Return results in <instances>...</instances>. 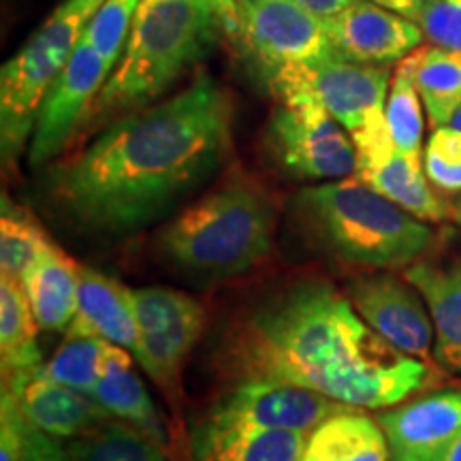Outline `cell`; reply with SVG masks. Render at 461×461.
<instances>
[{
  "mask_svg": "<svg viewBox=\"0 0 461 461\" xmlns=\"http://www.w3.org/2000/svg\"><path fill=\"white\" fill-rule=\"evenodd\" d=\"M233 105L210 75L129 112L50 171L48 193L75 227L129 235L169 214L227 160Z\"/></svg>",
  "mask_w": 461,
  "mask_h": 461,
  "instance_id": "1",
  "label": "cell"
},
{
  "mask_svg": "<svg viewBox=\"0 0 461 461\" xmlns=\"http://www.w3.org/2000/svg\"><path fill=\"white\" fill-rule=\"evenodd\" d=\"M218 363L235 384H295L361 411L397 406L438 378L431 363L400 353L321 280L293 285L241 316Z\"/></svg>",
  "mask_w": 461,
  "mask_h": 461,
  "instance_id": "2",
  "label": "cell"
},
{
  "mask_svg": "<svg viewBox=\"0 0 461 461\" xmlns=\"http://www.w3.org/2000/svg\"><path fill=\"white\" fill-rule=\"evenodd\" d=\"M293 212L303 233L346 267H408L434 244L428 224L357 176L299 190Z\"/></svg>",
  "mask_w": 461,
  "mask_h": 461,
  "instance_id": "3",
  "label": "cell"
},
{
  "mask_svg": "<svg viewBox=\"0 0 461 461\" xmlns=\"http://www.w3.org/2000/svg\"><path fill=\"white\" fill-rule=\"evenodd\" d=\"M222 34V20L210 0H141L122 56L88 120L152 105L186 68L210 54Z\"/></svg>",
  "mask_w": 461,
  "mask_h": 461,
  "instance_id": "4",
  "label": "cell"
},
{
  "mask_svg": "<svg viewBox=\"0 0 461 461\" xmlns=\"http://www.w3.org/2000/svg\"><path fill=\"white\" fill-rule=\"evenodd\" d=\"M276 205L246 173H233L184 207L158 233L165 258L201 278H233L250 272L272 252Z\"/></svg>",
  "mask_w": 461,
  "mask_h": 461,
  "instance_id": "5",
  "label": "cell"
},
{
  "mask_svg": "<svg viewBox=\"0 0 461 461\" xmlns=\"http://www.w3.org/2000/svg\"><path fill=\"white\" fill-rule=\"evenodd\" d=\"M103 0H62L0 73V152L14 167L32 137L50 86L67 67Z\"/></svg>",
  "mask_w": 461,
  "mask_h": 461,
  "instance_id": "6",
  "label": "cell"
},
{
  "mask_svg": "<svg viewBox=\"0 0 461 461\" xmlns=\"http://www.w3.org/2000/svg\"><path fill=\"white\" fill-rule=\"evenodd\" d=\"M267 143L280 169L297 180L331 182L355 176L357 152L348 131L302 88L276 90Z\"/></svg>",
  "mask_w": 461,
  "mask_h": 461,
  "instance_id": "7",
  "label": "cell"
},
{
  "mask_svg": "<svg viewBox=\"0 0 461 461\" xmlns=\"http://www.w3.org/2000/svg\"><path fill=\"white\" fill-rule=\"evenodd\" d=\"M238 9L240 26L233 41L267 84L288 68L310 67L333 56L325 22L295 0H238Z\"/></svg>",
  "mask_w": 461,
  "mask_h": 461,
  "instance_id": "8",
  "label": "cell"
},
{
  "mask_svg": "<svg viewBox=\"0 0 461 461\" xmlns=\"http://www.w3.org/2000/svg\"><path fill=\"white\" fill-rule=\"evenodd\" d=\"M129 297L137 322L135 359L160 387L173 389L205 330L203 305L169 286L129 288Z\"/></svg>",
  "mask_w": 461,
  "mask_h": 461,
  "instance_id": "9",
  "label": "cell"
},
{
  "mask_svg": "<svg viewBox=\"0 0 461 461\" xmlns=\"http://www.w3.org/2000/svg\"><path fill=\"white\" fill-rule=\"evenodd\" d=\"M269 90L302 88L330 112L348 135L387 118L391 71L333 54L310 67L288 68L267 84Z\"/></svg>",
  "mask_w": 461,
  "mask_h": 461,
  "instance_id": "10",
  "label": "cell"
},
{
  "mask_svg": "<svg viewBox=\"0 0 461 461\" xmlns=\"http://www.w3.org/2000/svg\"><path fill=\"white\" fill-rule=\"evenodd\" d=\"M112 71L113 67L84 34L67 67L50 86L39 109L28 148L32 167L48 163L67 148L77 126L88 120L92 105Z\"/></svg>",
  "mask_w": 461,
  "mask_h": 461,
  "instance_id": "11",
  "label": "cell"
},
{
  "mask_svg": "<svg viewBox=\"0 0 461 461\" xmlns=\"http://www.w3.org/2000/svg\"><path fill=\"white\" fill-rule=\"evenodd\" d=\"M344 408L348 406L295 384L252 380L233 384L199 420L214 428H258L310 434L322 420Z\"/></svg>",
  "mask_w": 461,
  "mask_h": 461,
  "instance_id": "12",
  "label": "cell"
},
{
  "mask_svg": "<svg viewBox=\"0 0 461 461\" xmlns=\"http://www.w3.org/2000/svg\"><path fill=\"white\" fill-rule=\"evenodd\" d=\"M348 299L361 319L400 353L434 366V322L423 297L406 278L387 272L361 276L348 285Z\"/></svg>",
  "mask_w": 461,
  "mask_h": 461,
  "instance_id": "13",
  "label": "cell"
},
{
  "mask_svg": "<svg viewBox=\"0 0 461 461\" xmlns=\"http://www.w3.org/2000/svg\"><path fill=\"white\" fill-rule=\"evenodd\" d=\"M333 54L361 65L389 67L423 43L414 20L389 11L372 0H357L342 14L325 22Z\"/></svg>",
  "mask_w": 461,
  "mask_h": 461,
  "instance_id": "14",
  "label": "cell"
},
{
  "mask_svg": "<svg viewBox=\"0 0 461 461\" xmlns=\"http://www.w3.org/2000/svg\"><path fill=\"white\" fill-rule=\"evenodd\" d=\"M39 367L3 380V389L15 395L32 428L58 440H73L113 419L95 397L45 378Z\"/></svg>",
  "mask_w": 461,
  "mask_h": 461,
  "instance_id": "15",
  "label": "cell"
},
{
  "mask_svg": "<svg viewBox=\"0 0 461 461\" xmlns=\"http://www.w3.org/2000/svg\"><path fill=\"white\" fill-rule=\"evenodd\" d=\"M391 447V459L408 461L434 451L461 431V389L402 402L378 414Z\"/></svg>",
  "mask_w": 461,
  "mask_h": 461,
  "instance_id": "16",
  "label": "cell"
},
{
  "mask_svg": "<svg viewBox=\"0 0 461 461\" xmlns=\"http://www.w3.org/2000/svg\"><path fill=\"white\" fill-rule=\"evenodd\" d=\"M65 338H103L137 353V322L132 314L129 286L99 269H79L77 312Z\"/></svg>",
  "mask_w": 461,
  "mask_h": 461,
  "instance_id": "17",
  "label": "cell"
},
{
  "mask_svg": "<svg viewBox=\"0 0 461 461\" xmlns=\"http://www.w3.org/2000/svg\"><path fill=\"white\" fill-rule=\"evenodd\" d=\"M428 305L434 322V359L447 372L461 374V261L436 265L414 261L403 272Z\"/></svg>",
  "mask_w": 461,
  "mask_h": 461,
  "instance_id": "18",
  "label": "cell"
},
{
  "mask_svg": "<svg viewBox=\"0 0 461 461\" xmlns=\"http://www.w3.org/2000/svg\"><path fill=\"white\" fill-rule=\"evenodd\" d=\"M308 434L258 428H214L199 423L190 431L194 461H302Z\"/></svg>",
  "mask_w": 461,
  "mask_h": 461,
  "instance_id": "19",
  "label": "cell"
},
{
  "mask_svg": "<svg viewBox=\"0 0 461 461\" xmlns=\"http://www.w3.org/2000/svg\"><path fill=\"white\" fill-rule=\"evenodd\" d=\"M355 176L419 221L445 222L457 218V212L436 194L423 165L412 163L397 148L372 163L357 167Z\"/></svg>",
  "mask_w": 461,
  "mask_h": 461,
  "instance_id": "20",
  "label": "cell"
},
{
  "mask_svg": "<svg viewBox=\"0 0 461 461\" xmlns=\"http://www.w3.org/2000/svg\"><path fill=\"white\" fill-rule=\"evenodd\" d=\"M79 269L82 265L51 244L24 274L22 285L41 331L65 333L71 325L77 312Z\"/></svg>",
  "mask_w": 461,
  "mask_h": 461,
  "instance_id": "21",
  "label": "cell"
},
{
  "mask_svg": "<svg viewBox=\"0 0 461 461\" xmlns=\"http://www.w3.org/2000/svg\"><path fill=\"white\" fill-rule=\"evenodd\" d=\"M391 447L378 419L344 408L308 434L302 461H389Z\"/></svg>",
  "mask_w": 461,
  "mask_h": 461,
  "instance_id": "22",
  "label": "cell"
},
{
  "mask_svg": "<svg viewBox=\"0 0 461 461\" xmlns=\"http://www.w3.org/2000/svg\"><path fill=\"white\" fill-rule=\"evenodd\" d=\"M132 353L122 346L112 344L107 355L105 374H103L99 387L95 389L96 402L109 412V417L124 420L143 434L157 440L158 445L167 447L165 423L154 406L152 397L143 387L141 378L132 370Z\"/></svg>",
  "mask_w": 461,
  "mask_h": 461,
  "instance_id": "23",
  "label": "cell"
},
{
  "mask_svg": "<svg viewBox=\"0 0 461 461\" xmlns=\"http://www.w3.org/2000/svg\"><path fill=\"white\" fill-rule=\"evenodd\" d=\"M41 331L22 280L0 274V363L3 380L37 370L43 363L37 336Z\"/></svg>",
  "mask_w": 461,
  "mask_h": 461,
  "instance_id": "24",
  "label": "cell"
},
{
  "mask_svg": "<svg viewBox=\"0 0 461 461\" xmlns=\"http://www.w3.org/2000/svg\"><path fill=\"white\" fill-rule=\"evenodd\" d=\"M419 50L397 62L387 96V124L395 148L423 165V101L417 88Z\"/></svg>",
  "mask_w": 461,
  "mask_h": 461,
  "instance_id": "25",
  "label": "cell"
},
{
  "mask_svg": "<svg viewBox=\"0 0 461 461\" xmlns=\"http://www.w3.org/2000/svg\"><path fill=\"white\" fill-rule=\"evenodd\" d=\"M417 88L429 124H451L461 107V51L420 45Z\"/></svg>",
  "mask_w": 461,
  "mask_h": 461,
  "instance_id": "26",
  "label": "cell"
},
{
  "mask_svg": "<svg viewBox=\"0 0 461 461\" xmlns=\"http://www.w3.org/2000/svg\"><path fill=\"white\" fill-rule=\"evenodd\" d=\"M67 453L68 461H169L163 445L118 419L68 440Z\"/></svg>",
  "mask_w": 461,
  "mask_h": 461,
  "instance_id": "27",
  "label": "cell"
},
{
  "mask_svg": "<svg viewBox=\"0 0 461 461\" xmlns=\"http://www.w3.org/2000/svg\"><path fill=\"white\" fill-rule=\"evenodd\" d=\"M54 244L26 207L3 194L0 205V274L22 280L31 265Z\"/></svg>",
  "mask_w": 461,
  "mask_h": 461,
  "instance_id": "28",
  "label": "cell"
},
{
  "mask_svg": "<svg viewBox=\"0 0 461 461\" xmlns=\"http://www.w3.org/2000/svg\"><path fill=\"white\" fill-rule=\"evenodd\" d=\"M112 342L103 338H65L60 348L41 363L45 378L92 395L105 374Z\"/></svg>",
  "mask_w": 461,
  "mask_h": 461,
  "instance_id": "29",
  "label": "cell"
},
{
  "mask_svg": "<svg viewBox=\"0 0 461 461\" xmlns=\"http://www.w3.org/2000/svg\"><path fill=\"white\" fill-rule=\"evenodd\" d=\"M423 171L440 193H461V129L445 124L431 131L423 149Z\"/></svg>",
  "mask_w": 461,
  "mask_h": 461,
  "instance_id": "30",
  "label": "cell"
},
{
  "mask_svg": "<svg viewBox=\"0 0 461 461\" xmlns=\"http://www.w3.org/2000/svg\"><path fill=\"white\" fill-rule=\"evenodd\" d=\"M140 5L141 0H103L86 31V39L112 67L118 65L120 56H122L132 17Z\"/></svg>",
  "mask_w": 461,
  "mask_h": 461,
  "instance_id": "31",
  "label": "cell"
},
{
  "mask_svg": "<svg viewBox=\"0 0 461 461\" xmlns=\"http://www.w3.org/2000/svg\"><path fill=\"white\" fill-rule=\"evenodd\" d=\"M417 24L431 45L461 51V0H428Z\"/></svg>",
  "mask_w": 461,
  "mask_h": 461,
  "instance_id": "32",
  "label": "cell"
},
{
  "mask_svg": "<svg viewBox=\"0 0 461 461\" xmlns=\"http://www.w3.org/2000/svg\"><path fill=\"white\" fill-rule=\"evenodd\" d=\"M32 425L9 389L0 395V461H24Z\"/></svg>",
  "mask_w": 461,
  "mask_h": 461,
  "instance_id": "33",
  "label": "cell"
},
{
  "mask_svg": "<svg viewBox=\"0 0 461 461\" xmlns=\"http://www.w3.org/2000/svg\"><path fill=\"white\" fill-rule=\"evenodd\" d=\"M24 461H68V453L67 447H62L58 438H51L32 428Z\"/></svg>",
  "mask_w": 461,
  "mask_h": 461,
  "instance_id": "34",
  "label": "cell"
},
{
  "mask_svg": "<svg viewBox=\"0 0 461 461\" xmlns=\"http://www.w3.org/2000/svg\"><path fill=\"white\" fill-rule=\"evenodd\" d=\"M295 3L302 5L314 17H319L321 22H327L342 14L344 9H348L357 0H295Z\"/></svg>",
  "mask_w": 461,
  "mask_h": 461,
  "instance_id": "35",
  "label": "cell"
},
{
  "mask_svg": "<svg viewBox=\"0 0 461 461\" xmlns=\"http://www.w3.org/2000/svg\"><path fill=\"white\" fill-rule=\"evenodd\" d=\"M408 461H461V431L455 434L451 440H447L445 445L436 447L434 451L423 453Z\"/></svg>",
  "mask_w": 461,
  "mask_h": 461,
  "instance_id": "36",
  "label": "cell"
},
{
  "mask_svg": "<svg viewBox=\"0 0 461 461\" xmlns=\"http://www.w3.org/2000/svg\"><path fill=\"white\" fill-rule=\"evenodd\" d=\"M210 3L214 5L218 15H221L224 34L230 39H235V34H238V26H240L238 0H210Z\"/></svg>",
  "mask_w": 461,
  "mask_h": 461,
  "instance_id": "37",
  "label": "cell"
},
{
  "mask_svg": "<svg viewBox=\"0 0 461 461\" xmlns=\"http://www.w3.org/2000/svg\"><path fill=\"white\" fill-rule=\"evenodd\" d=\"M372 3H376L380 7L389 11H395V14L408 17V20L417 22L420 9H423V5L428 3V0H372Z\"/></svg>",
  "mask_w": 461,
  "mask_h": 461,
  "instance_id": "38",
  "label": "cell"
},
{
  "mask_svg": "<svg viewBox=\"0 0 461 461\" xmlns=\"http://www.w3.org/2000/svg\"><path fill=\"white\" fill-rule=\"evenodd\" d=\"M453 126H457V129H461V107H459V112L455 113V118H453V122H451ZM457 222L461 224V207L457 210Z\"/></svg>",
  "mask_w": 461,
  "mask_h": 461,
  "instance_id": "39",
  "label": "cell"
}]
</instances>
